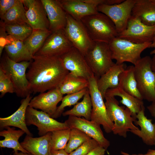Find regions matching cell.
<instances>
[{
    "label": "cell",
    "instance_id": "obj_1",
    "mask_svg": "<svg viewBox=\"0 0 155 155\" xmlns=\"http://www.w3.org/2000/svg\"><path fill=\"white\" fill-rule=\"evenodd\" d=\"M26 73L32 93H42L58 88L69 72L60 56L35 55Z\"/></svg>",
    "mask_w": 155,
    "mask_h": 155
},
{
    "label": "cell",
    "instance_id": "obj_2",
    "mask_svg": "<svg viewBox=\"0 0 155 155\" xmlns=\"http://www.w3.org/2000/svg\"><path fill=\"white\" fill-rule=\"evenodd\" d=\"M31 62H15L11 60L5 53L1 58L0 68L10 78L14 87L15 93L19 97L24 98L32 93L26 73Z\"/></svg>",
    "mask_w": 155,
    "mask_h": 155
},
{
    "label": "cell",
    "instance_id": "obj_3",
    "mask_svg": "<svg viewBox=\"0 0 155 155\" xmlns=\"http://www.w3.org/2000/svg\"><path fill=\"white\" fill-rule=\"evenodd\" d=\"M91 39L94 42L108 43L118 36L115 26L104 14L98 13L86 16L81 20Z\"/></svg>",
    "mask_w": 155,
    "mask_h": 155
},
{
    "label": "cell",
    "instance_id": "obj_4",
    "mask_svg": "<svg viewBox=\"0 0 155 155\" xmlns=\"http://www.w3.org/2000/svg\"><path fill=\"white\" fill-rule=\"evenodd\" d=\"M105 102L109 116L114 123L112 132L126 138L127 132L139 129L133 124L136 119L132 117L127 108L120 106L115 97L105 96Z\"/></svg>",
    "mask_w": 155,
    "mask_h": 155
},
{
    "label": "cell",
    "instance_id": "obj_5",
    "mask_svg": "<svg viewBox=\"0 0 155 155\" xmlns=\"http://www.w3.org/2000/svg\"><path fill=\"white\" fill-rule=\"evenodd\" d=\"M152 58H141L134 65V72L138 90L143 99L155 101V73L152 68Z\"/></svg>",
    "mask_w": 155,
    "mask_h": 155
},
{
    "label": "cell",
    "instance_id": "obj_6",
    "mask_svg": "<svg viewBox=\"0 0 155 155\" xmlns=\"http://www.w3.org/2000/svg\"><path fill=\"white\" fill-rule=\"evenodd\" d=\"M152 42L136 44L117 36L108 44L112 59L116 61V63L120 64L127 62L134 65L141 58L142 52L150 47Z\"/></svg>",
    "mask_w": 155,
    "mask_h": 155
},
{
    "label": "cell",
    "instance_id": "obj_7",
    "mask_svg": "<svg viewBox=\"0 0 155 155\" xmlns=\"http://www.w3.org/2000/svg\"><path fill=\"white\" fill-rule=\"evenodd\" d=\"M86 61L97 79L115 64L108 43L94 42L85 55Z\"/></svg>",
    "mask_w": 155,
    "mask_h": 155
},
{
    "label": "cell",
    "instance_id": "obj_8",
    "mask_svg": "<svg viewBox=\"0 0 155 155\" xmlns=\"http://www.w3.org/2000/svg\"><path fill=\"white\" fill-rule=\"evenodd\" d=\"M97 80L94 75L88 80V88L92 104L91 120L102 125L105 132L109 133L112 132L114 123L109 116L104 99L98 88Z\"/></svg>",
    "mask_w": 155,
    "mask_h": 155
},
{
    "label": "cell",
    "instance_id": "obj_9",
    "mask_svg": "<svg viewBox=\"0 0 155 155\" xmlns=\"http://www.w3.org/2000/svg\"><path fill=\"white\" fill-rule=\"evenodd\" d=\"M63 30L73 46L85 56L94 42L81 21L76 20L67 14V23Z\"/></svg>",
    "mask_w": 155,
    "mask_h": 155
},
{
    "label": "cell",
    "instance_id": "obj_10",
    "mask_svg": "<svg viewBox=\"0 0 155 155\" xmlns=\"http://www.w3.org/2000/svg\"><path fill=\"white\" fill-rule=\"evenodd\" d=\"M136 0H126L113 5L101 4L97 6L99 12L107 16L114 24L118 34L126 28Z\"/></svg>",
    "mask_w": 155,
    "mask_h": 155
},
{
    "label": "cell",
    "instance_id": "obj_11",
    "mask_svg": "<svg viewBox=\"0 0 155 155\" xmlns=\"http://www.w3.org/2000/svg\"><path fill=\"white\" fill-rule=\"evenodd\" d=\"M118 37L136 44L151 42L155 37V25H145L131 15L126 29Z\"/></svg>",
    "mask_w": 155,
    "mask_h": 155
},
{
    "label": "cell",
    "instance_id": "obj_12",
    "mask_svg": "<svg viewBox=\"0 0 155 155\" xmlns=\"http://www.w3.org/2000/svg\"><path fill=\"white\" fill-rule=\"evenodd\" d=\"M26 121L27 126L33 125L37 127L40 136L56 130L70 128L65 121L59 122L47 113L29 106L26 110Z\"/></svg>",
    "mask_w": 155,
    "mask_h": 155
},
{
    "label": "cell",
    "instance_id": "obj_13",
    "mask_svg": "<svg viewBox=\"0 0 155 155\" xmlns=\"http://www.w3.org/2000/svg\"><path fill=\"white\" fill-rule=\"evenodd\" d=\"M60 57L64 68L70 72L87 80L94 75L85 56L74 47Z\"/></svg>",
    "mask_w": 155,
    "mask_h": 155
},
{
    "label": "cell",
    "instance_id": "obj_14",
    "mask_svg": "<svg viewBox=\"0 0 155 155\" xmlns=\"http://www.w3.org/2000/svg\"><path fill=\"white\" fill-rule=\"evenodd\" d=\"M65 122L70 128H75L84 133L96 141L106 150L110 145V142L104 136L100 125L92 121L73 116H69Z\"/></svg>",
    "mask_w": 155,
    "mask_h": 155
},
{
    "label": "cell",
    "instance_id": "obj_15",
    "mask_svg": "<svg viewBox=\"0 0 155 155\" xmlns=\"http://www.w3.org/2000/svg\"><path fill=\"white\" fill-rule=\"evenodd\" d=\"M73 47L63 30L52 32L35 55L60 56Z\"/></svg>",
    "mask_w": 155,
    "mask_h": 155
},
{
    "label": "cell",
    "instance_id": "obj_16",
    "mask_svg": "<svg viewBox=\"0 0 155 155\" xmlns=\"http://www.w3.org/2000/svg\"><path fill=\"white\" fill-rule=\"evenodd\" d=\"M29 24L33 30H49V21L40 0H22Z\"/></svg>",
    "mask_w": 155,
    "mask_h": 155
},
{
    "label": "cell",
    "instance_id": "obj_17",
    "mask_svg": "<svg viewBox=\"0 0 155 155\" xmlns=\"http://www.w3.org/2000/svg\"><path fill=\"white\" fill-rule=\"evenodd\" d=\"M58 88L40 93L31 100L29 106L35 109H39L52 117L56 112L58 104L63 97Z\"/></svg>",
    "mask_w": 155,
    "mask_h": 155
},
{
    "label": "cell",
    "instance_id": "obj_18",
    "mask_svg": "<svg viewBox=\"0 0 155 155\" xmlns=\"http://www.w3.org/2000/svg\"><path fill=\"white\" fill-rule=\"evenodd\" d=\"M49 21V30L52 32L63 30L67 23V13L59 0H40Z\"/></svg>",
    "mask_w": 155,
    "mask_h": 155
},
{
    "label": "cell",
    "instance_id": "obj_19",
    "mask_svg": "<svg viewBox=\"0 0 155 155\" xmlns=\"http://www.w3.org/2000/svg\"><path fill=\"white\" fill-rule=\"evenodd\" d=\"M32 98L30 94L23 98L21 101L20 105L14 113L7 117H0V129L10 126L16 127L24 131L26 135L33 136L27 127L26 121V110Z\"/></svg>",
    "mask_w": 155,
    "mask_h": 155
},
{
    "label": "cell",
    "instance_id": "obj_20",
    "mask_svg": "<svg viewBox=\"0 0 155 155\" xmlns=\"http://www.w3.org/2000/svg\"><path fill=\"white\" fill-rule=\"evenodd\" d=\"M51 132L39 137L26 135L20 143L22 147L32 155H51Z\"/></svg>",
    "mask_w": 155,
    "mask_h": 155
},
{
    "label": "cell",
    "instance_id": "obj_21",
    "mask_svg": "<svg viewBox=\"0 0 155 155\" xmlns=\"http://www.w3.org/2000/svg\"><path fill=\"white\" fill-rule=\"evenodd\" d=\"M136 118L137 120L134 123L140 126L141 129L131 130L130 131L141 138L146 144L155 146V123H152V119L145 116L144 106L137 114Z\"/></svg>",
    "mask_w": 155,
    "mask_h": 155
},
{
    "label": "cell",
    "instance_id": "obj_22",
    "mask_svg": "<svg viewBox=\"0 0 155 155\" xmlns=\"http://www.w3.org/2000/svg\"><path fill=\"white\" fill-rule=\"evenodd\" d=\"M66 13L75 19L81 20L83 18L99 12L97 7L86 3L83 0H59Z\"/></svg>",
    "mask_w": 155,
    "mask_h": 155
},
{
    "label": "cell",
    "instance_id": "obj_23",
    "mask_svg": "<svg viewBox=\"0 0 155 155\" xmlns=\"http://www.w3.org/2000/svg\"><path fill=\"white\" fill-rule=\"evenodd\" d=\"M125 64L116 63L107 72L97 80L98 88L104 99L107 90L115 88L119 86V76L125 69Z\"/></svg>",
    "mask_w": 155,
    "mask_h": 155
},
{
    "label": "cell",
    "instance_id": "obj_24",
    "mask_svg": "<svg viewBox=\"0 0 155 155\" xmlns=\"http://www.w3.org/2000/svg\"><path fill=\"white\" fill-rule=\"evenodd\" d=\"M5 53L12 60L16 62L31 61L34 57L23 41L8 35L7 44L5 47Z\"/></svg>",
    "mask_w": 155,
    "mask_h": 155
},
{
    "label": "cell",
    "instance_id": "obj_25",
    "mask_svg": "<svg viewBox=\"0 0 155 155\" xmlns=\"http://www.w3.org/2000/svg\"><path fill=\"white\" fill-rule=\"evenodd\" d=\"M131 15L145 25H155V3L153 0H136Z\"/></svg>",
    "mask_w": 155,
    "mask_h": 155
},
{
    "label": "cell",
    "instance_id": "obj_26",
    "mask_svg": "<svg viewBox=\"0 0 155 155\" xmlns=\"http://www.w3.org/2000/svg\"><path fill=\"white\" fill-rule=\"evenodd\" d=\"M105 96L120 97L121 99L120 100V102L129 109L132 117L136 119L137 114L144 106L142 100H140L127 93L119 85L115 88L108 89L106 92Z\"/></svg>",
    "mask_w": 155,
    "mask_h": 155
},
{
    "label": "cell",
    "instance_id": "obj_27",
    "mask_svg": "<svg viewBox=\"0 0 155 155\" xmlns=\"http://www.w3.org/2000/svg\"><path fill=\"white\" fill-rule=\"evenodd\" d=\"M5 128L6 130H3L0 132V136L4 137V139L0 141V148H11L14 152L20 151L29 153L22 147L19 142V138L25 132L20 129L16 130L10 127Z\"/></svg>",
    "mask_w": 155,
    "mask_h": 155
},
{
    "label": "cell",
    "instance_id": "obj_28",
    "mask_svg": "<svg viewBox=\"0 0 155 155\" xmlns=\"http://www.w3.org/2000/svg\"><path fill=\"white\" fill-rule=\"evenodd\" d=\"M88 80L69 72L58 88L63 94L76 93L88 88Z\"/></svg>",
    "mask_w": 155,
    "mask_h": 155
},
{
    "label": "cell",
    "instance_id": "obj_29",
    "mask_svg": "<svg viewBox=\"0 0 155 155\" xmlns=\"http://www.w3.org/2000/svg\"><path fill=\"white\" fill-rule=\"evenodd\" d=\"M119 85L125 92L140 100H143L137 87L134 72V65H130L119 76Z\"/></svg>",
    "mask_w": 155,
    "mask_h": 155
},
{
    "label": "cell",
    "instance_id": "obj_30",
    "mask_svg": "<svg viewBox=\"0 0 155 155\" xmlns=\"http://www.w3.org/2000/svg\"><path fill=\"white\" fill-rule=\"evenodd\" d=\"M22 0H18L1 19L5 24H28Z\"/></svg>",
    "mask_w": 155,
    "mask_h": 155
},
{
    "label": "cell",
    "instance_id": "obj_31",
    "mask_svg": "<svg viewBox=\"0 0 155 155\" xmlns=\"http://www.w3.org/2000/svg\"><path fill=\"white\" fill-rule=\"evenodd\" d=\"M92 104L89 92L87 91L81 101L77 103L71 109L63 112V116H73L83 117L86 119L91 120Z\"/></svg>",
    "mask_w": 155,
    "mask_h": 155
},
{
    "label": "cell",
    "instance_id": "obj_32",
    "mask_svg": "<svg viewBox=\"0 0 155 155\" xmlns=\"http://www.w3.org/2000/svg\"><path fill=\"white\" fill-rule=\"evenodd\" d=\"M52 32L49 30H33L31 34L23 42L24 44L34 56Z\"/></svg>",
    "mask_w": 155,
    "mask_h": 155
},
{
    "label": "cell",
    "instance_id": "obj_33",
    "mask_svg": "<svg viewBox=\"0 0 155 155\" xmlns=\"http://www.w3.org/2000/svg\"><path fill=\"white\" fill-rule=\"evenodd\" d=\"M71 129H61L51 132V150H64L69 140Z\"/></svg>",
    "mask_w": 155,
    "mask_h": 155
},
{
    "label": "cell",
    "instance_id": "obj_34",
    "mask_svg": "<svg viewBox=\"0 0 155 155\" xmlns=\"http://www.w3.org/2000/svg\"><path fill=\"white\" fill-rule=\"evenodd\" d=\"M70 129L69 140L64 149L69 154L75 150L85 142L91 139L80 130L75 128Z\"/></svg>",
    "mask_w": 155,
    "mask_h": 155
},
{
    "label": "cell",
    "instance_id": "obj_35",
    "mask_svg": "<svg viewBox=\"0 0 155 155\" xmlns=\"http://www.w3.org/2000/svg\"><path fill=\"white\" fill-rule=\"evenodd\" d=\"M5 28L8 35L23 42L31 34L33 30L27 24H5Z\"/></svg>",
    "mask_w": 155,
    "mask_h": 155
},
{
    "label": "cell",
    "instance_id": "obj_36",
    "mask_svg": "<svg viewBox=\"0 0 155 155\" xmlns=\"http://www.w3.org/2000/svg\"><path fill=\"white\" fill-rule=\"evenodd\" d=\"M88 89V88L78 92L67 94L63 96L61 104L57 107L55 113L52 117L55 119L60 117L63 113L65 108L74 105L78 103V101L83 97Z\"/></svg>",
    "mask_w": 155,
    "mask_h": 155
},
{
    "label": "cell",
    "instance_id": "obj_37",
    "mask_svg": "<svg viewBox=\"0 0 155 155\" xmlns=\"http://www.w3.org/2000/svg\"><path fill=\"white\" fill-rule=\"evenodd\" d=\"M0 97H3L8 93H15L13 84L9 77L0 68Z\"/></svg>",
    "mask_w": 155,
    "mask_h": 155
},
{
    "label": "cell",
    "instance_id": "obj_38",
    "mask_svg": "<svg viewBox=\"0 0 155 155\" xmlns=\"http://www.w3.org/2000/svg\"><path fill=\"white\" fill-rule=\"evenodd\" d=\"M99 145L96 141L91 138L69 154V155H87L91 151Z\"/></svg>",
    "mask_w": 155,
    "mask_h": 155
},
{
    "label": "cell",
    "instance_id": "obj_39",
    "mask_svg": "<svg viewBox=\"0 0 155 155\" xmlns=\"http://www.w3.org/2000/svg\"><path fill=\"white\" fill-rule=\"evenodd\" d=\"M0 23V56L1 57L3 49L7 43L8 35L6 30L5 24L1 20Z\"/></svg>",
    "mask_w": 155,
    "mask_h": 155
},
{
    "label": "cell",
    "instance_id": "obj_40",
    "mask_svg": "<svg viewBox=\"0 0 155 155\" xmlns=\"http://www.w3.org/2000/svg\"><path fill=\"white\" fill-rule=\"evenodd\" d=\"M17 0H0V17L1 19L6 13L15 5Z\"/></svg>",
    "mask_w": 155,
    "mask_h": 155
},
{
    "label": "cell",
    "instance_id": "obj_41",
    "mask_svg": "<svg viewBox=\"0 0 155 155\" xmlns=\"http://www.w3.org/2000/svg\"><path fill=\"white\" fill-rule=\"evenodd\" d=\"M106 149L99 145L91 151L87 155H104Z\"/></svg>",
    "mask_w": 155,
    "mask_h": 155
},
{
    "label": "cell",
    "instance_id": "obj_42",
    "mask_svg": "<svg viewBox=\"0 0 155 155\" xmlns=\"http://www.w3.org/2000/svg\"><path fill=\"white\" fill-rule=\"evenodd\" d=\"M121 153L122 155H155V150L149 149L147 153L144 154H131L123 151H121Z\"/></svg>",
    "mask_w": 155,
    "mask_h": 155
},
{
    "label": "cell",
    "instance_id": "obj_43",
    "mask_svg": "<svg viewBox=\"0 0 155 155\" xmlns=\"http://www.w3.org/2000/svg\"><path fill=\"white\" fill-rule=\"evenodd\" d=\"M147 108L151 115L155 119V101L152 102L151 104L147 107Z\"/></svg>",
    "mask_w": 155,
    "mask_h": 155
},
{
    "label": "cell",
    "instance_id": "obj_44",
    "mask_svg": "<svg viewBox=\"0 0 155 155\" xmlns=\"http://www.w3.org/2000/svg\"><path fill=\"white\" fill-rule=\"evenodd\" d=\"M51 155H69L65 150L51 151Z\"/></svg>",
    "mask_w": 155,
    "mask_h": 155
},
{
    "label": "cell",
    "instance_id": "obj_45",
    "mask_svg": "<svg viewBox=\"0 0 155 155\" xmlns=\"http://www.w3.org/2000/svg\"><path fill=\"white\" fill-rule=\"evenodd\" d=\"M150 47L154 48V49L151 51L150 53V54L155 55V37L152 42Z\"/></svg>",
    "mask_w": 155,
    "mask_h": 155
},
{
    "label": "cell",
    "instance_id": "obj_46",
    "mask_svg": "<svg viewBox=\"0 0 155 155\" xmlns=\"http://www.w3.org/2000/svg\"><path fill=\"white\" fill-rule=\"evenodd\" d=\"M152 68L153 71L155 73V55H154L152 58Z\"/></svg>",
    "mask_w": 155,
    "mask_h": 155
},
{
    "label": "cell",
    "instance_id": "obj_47",
    "mask_svg": "<svg viewBox=\"0 0 155 155\" xmlns=\"http://www.w3.org/2000/svg\"><path fill=\"white\" fill-rule=\"evenodd\" d=\"M13 155H32L30 153H24L20 152H14Z\"/></svg>",
    "mask_w": 155,
    "mask_h": 155
},
{
    "label": "cell",
    "instance_id": "obj_48",
    "mask_svg": "<svg viewBox=\"0 0 155 155\" xmlns=\"http://www.w3.org/2000/svg\"><path fill=\"white\" fill-rule=\"evenodd\" d=\"M154 2L155 3V0H153Z\"/></svg>",
    "mask_w": 155,
    "mask_h": 155
}]
</instances>
